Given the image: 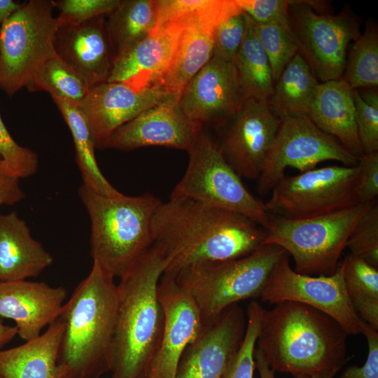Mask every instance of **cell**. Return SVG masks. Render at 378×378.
<instances>
[{"instance_id": "1", "label": "cell", "mask_w": 378, "mask_h": 378, "mask_svg": "<svg viewBox=\"0 0 378 378\" xmlns=\"http://www.w3.org/2000/svg\"><path fill=\"white\" fill-rule=\"evenodd\" d=\"M266 230L229 210L184 197L160 204L152 220L153 244L176 274L204 263L246 256L264 245Z\"/></svg>"}, {"instance_id": "2", "label": "cell", "mask_w": 378, "mask_h": 378, "mask_svg": "<svg viewBox=\"0 0 378 378\" xmlns=\"http://www.w3.org/2000/svg\"><path fill=\"white\" fill-rule=\"evenodd\" d=\"M349 335L332 318L292 301L263 309L255 348L274 372L293 377L337 374L349 358Z\"/></svg>"}, {"instance_id": "3", "label": "cell", "mask_w": 378, "mask_h": 378, "mask_svg": "<svg viewBox=\"0 0 378 378\" xmlns=\"http://www.w3.org/2000/svg\"><path fill=\"white\" fill-rule=\"evenodd\" d=\"M168 261L154 244L117 285L118 304L112 342L111 378H147L161 342L164 313L158 285Z\"/></svg>"}, {"instance_id": "4", "label": "cell", "mask_w": 378, "mask_h": 378, "mask_svg": "<svg viewBox=\"0 0 378 378\" xmlns=\"http://www.w3.org/2000/svg\"><path fill=\"white\" fill-rule=\"evenodd\" d=\"M118 293L114 278L93 262L62 309L58 365L74 378H100L110 370Z\"/></svg>"}, {"instance_id": "5", "label": "cell", "mask_w": 378, "mask_h": 378, "mask_svg": "<svg viewBox=\"0 0 378 378\" xmlns=\"http://www.w3.org/2000/svg\"><path fill=\"white\" fill-rule=\"evenodd\" d=\"M78 195L90 219L93 262L122 277L153 245L152 220L162 201L150 192L106 197L83 184Z\"/></svg>"}, {"instance_id": "6", "label": "cell", "mask_w": 378, "mask_h": 378, "mask_svg": "<svg viewBox=\"0 0 378 378\" xmlns=\"http://www.w3.org/2000/svg\"><path fill=\"white\" fill-rule=\"evenodd\" d=\"M286 253L276 244H264L240 258L198 265L170 274L191 295L206 326L239 302L260 298L270 273Z\"/></svg>"}, {"instance_id": "7", "label": "cell", "mask_w": 378, "mask_h": 378, "mask_svg": "<svg viewBox=\"0 0 378 378\" xmlns=\"http://www.w3.org/2000/svg\"><path fill=\"white\" fill-rule=\"evenodd\" d=\"M374 203L358 204L326 215L303 219L270 214L263 244L281 247L293 257V270L299 274L330 276L337 270L340 258L355 226Z\"/></svg>"}, {"instance_id": "8", "label": "cell", "mask_w": 378, "mask_h": 378, "mask_svg": "<svg viewBox=\"0 0 378 378\" xmlns=\"http://www.w3.org/2000/svg\"><path fill=\"white\" fill-rule=\"evenodd\" d=\"M188 153L186 170L170 198H188L236 212L267 228L271 215L265 203L247 190L209 133L202 130Z\"/></svg>"}, {"instance_id": "9", "label": "cell", "mask_w": 378, "mask_h": 378, "mask_svg": "<svg viewBox=\"0 0 378 378\" xmlns=\"http://www.w3.org/2000/svg\"><path fill=\"white\" fill-rule=\"evenodd\" d=\"M51 0L22 4L0 29V89L12 96L28 88L50 58L56 55L57 29Z\"/></svg>"}, {"instance_id": "10", "label": "cell", "mask_w": 378, "mask_h": 378, "mask_svg": "<svg viewBox=\"0 0 378 378\" xmlns=\"http://www.w3.org/2000/svg\"><path fill=\"white\" fill-rule=\"evenodd\" d=\"M288 30L298 52L320 83L342 77L347 49L360 32L358 17L346 6L336 15L319 14L307 1H290Z\"/></svg>"}, {"instance_id": "11", "label": "cell", "mask_w": 378, "mask_h": 378, "mask_svg": "<svg viewBox=\"0 0 378 378\" xmlns=\"http://www.w3.org/2000/svg\"><path fill=\"white\" fill-rule=\"evenodd\" d=\"M358 167L330 165L284 176L265 202L270 214L291 219L318 217L358 204Z\"/></svg>"}, {"instance_id": "12", "label": "cell", "mask_w": 378, "mask_h": 378, "mask_svg": "<svg viewBox=\"0 0 378 378\" xmlns=\"http://www.w3.org/2000/svg\"><path fill=\"white\" fill-rule=\"evenodd\" d=\"M358 158L307 115L284 114L256 179L257 190L262 195L271 192L288 167L301 173L328 160L351 167L357 164Z\"/></svg>"}, {"instance_id": "13", "label": "cell", "mask_w": 378, "mask_h": 378, "mask_svg": "<svg viewBox=\"0 0 378 378\" xmlns=\"http://www.w3.org/2000/svg\"><path fill=\"white\" fill-rule=\"evenodd\" d=\"M260 298L272 304L284 301L300 302L332 318L349 335L361 332L362 319L346 289L342 262L330 276H309L292 269L286 253L270 273Z\"/></svg>"}, {"instance_id": "14", "label": "cell", "mask_w": 378, "mask_h": 378, "mask_svg": "<svg viewBox=\"0 0 378 378\" xmlns=\"http://www.w3.org/2000/svg\"><path fill=\"white\" fill-rule=\"evenodd\" d=\"M281 121L268 102L247 98L230 118L220 148L230 166L247 179H257Z\"/></svg>"}, {"instance_id": "15", "label": "cell", "mask_w": 378, "mask_h": 378, "mask_svg": "<svg viewBox=\"0 0 378 378\" xmlns=\"http://www.w3.org/2000/svg\"><path fill=\"white\" fill-rule=\"evenodd\" d=\"M244 100L234 62L213 55L183 88L178 104L188 118L203 127L227 122Z\"/></svg>"}, {"instance_id": "16", "label": "cell", "mask_w": 378, "mask_h": 378, "mask_svg": "<svg viewBox=\"0 0 378 378\" xmlns=\"http://www.w3.org/2000/svg\"><path fill=\"white\" fill-rule=\"evenodd\" d=\"M158 296L163 309L164 326L147 378H175L183 352L203 328L202 318L195 301L174 275L162 274Z\"/></svg>"}, {"instance_id": "17", "label": "cell", "mask_w": 378, "mask_h": 378, "mask_svg": "<svg viewBox=\"0 0 378 378\" xmlns=\"http://www.w3.org/2000/svg\"><path fill=\"white\" fill-rule=\"evenodd\" d=\"M178 97H169L119 127L109 137L105 148L131 150L157 146L188 152L203 127L184 115Z\"/></svg>"}, {"instance_id": "18", "label": "cell", "mask_w": 378, "mask_h": 378, "mask_svg": "<svg viewBox=\"0 0 378 378\" xmlns=\"http://www.w3.org/2000/svg\"><path fill=\"white\" fill-rule=\"evenodd\" d=\"M172 95L161 84L138 91L121 83L104 82L92 87L77 106L88 122L95 147L103 149L116 130Z\"/></svg>"}, {"instance_id": "19", "label": "cell", "mask_w": 378, "mask_h": 378, "mask_svg": "<svg viewBox=\"0 0 378 378\" xmlns=\"http://www.w3.org/2000/svg\"><path fill=\"white\" fill-rule=\"evenodd\" d=\"M246 325L243 310L237 304L204 326L183 352L175 378H222L242 342Z\"/></svg>"}, {"instance_id": "20", "label": "cell", "mask_w": 378, "mask_h": 378, "mask_svg": "<svg viewBox=\"0 0 378 378\" xmlns=\"http://www.w3.org/2000/svg\"><path fill=\"white\" fill-rule=\"evenodd\" d=\"M183 27V22L155 25L146 37L114 59L106 82L121 83L138 91L161 84Z\"/></svg>"}, {"instance_id": "21", "label": "cell", "mask_w": 378, "mask_h": 378, "mask_svg": "<svg viewBox=\"0 0 378 378\" xmlns=\"http://www.w3.org/2000/svg\"><path fill=\"white\" fill-rule=\"evenodd\" d=\"M234 0H219L207 12L187 19L180 41L162 85L170 93L180 96L188 82L209 61L214 54L217 26L238 10Z\"/></svg>"}, {"instance_id": "22", "label": "cell", "mask_w": 378, "mask_h": 378, "mask_svg": "<svg viewBox=\"0 0 378 378\" xmlns=\"http://www.w3.org/2000/svg\"><path fill=\"white\" fill-rule=\"evenodd\" d=\"M66 295L43 281L0 282V316L14 321L18 335L29 341L59 316Z\"/></svg>"}, {"instance_id": "23", "label": "cell", "mask_w": 378, "mask_h": 378, "mask_svg": "<svg viewBox=\"0 0 378 378\" xmlns=\"http://www.w3.org/2000/svg\"><path fill=\"white\" fill-rule=\"evenodd\" d=\"M106 17L60 27L55 34L57 55L77 71L91 88L106 82L114 61Z\"/></svg>"}, {"instance_id": "24", "label": "cell", "mask_w": 378, "mask_h": 378, "mask_svg": "<svg viewBox=\"0 0 378 378\" xmlns=\"http://www.w3.org/2000/svg\"><path fill=\"white\" fill-rule=\"evenodd\" d=\"M52 262L51 254L32 237L16 212L0 214V282L36 277Z\"/></svg>"}, {"instance_id": "25", "label": "cell", "mask_w": 378, "mask_h": 378, "mask_svg": "<svg viewBox=\"0 0 378 378\" xmlns=\"http://www.w3.org/2000/svg\"><path fill=\"white\" fill-rule=\"evenodd\" d=\"M307 116L353 155H363L356 125L354 90L342 78L319 83Z\"/></svg>"}, {"instance_id": "26", "label": "cell", "mask_w": 378, "mask_h": 378, "mask_svg": "<svg viewBox=\"0 0 378 378\" xmlns=\"http://www.w3.org/2000/svg\"><path fill=\"white\" fill-rule=\"evenodd\" d=\"M63 330L58 317L38 337L0 349V378H60L58 357Z\"/></svg>"}, {"instance_id": "27", "label": "cell", "mask_w": 378, "mask_h": 378, "mask_svg": "<svg viewBox=\"0 0 378 378\" xmlns=\"http://www.w3.org/2000/svg\"><path fill=\"white\" fill-rule=\"evenodd\" d=\"M52 99L72 134L76 162L81 174L83 184L106 197H114L122 194L111 184L99 169L95 158L96 147L92 134L79 107L68 100Z\"/></svg>"}, {"instance_id": "28", "label": "cell", "mask_w": 378, "mask_h": 378, "mask_svg": "<svg viewBox=\"0 0 378 378\" xmlns=\"http://www.w3.org/2000/svg\"><path fill=\"white\" fill-rule=\"evenodd\" d=\"M157 22L154 0H124L106 17L114 59L145 37Z\"/></svg>"}, {"instance_id": "29", "label": "cell", "mask_w": 378, "mask_h": 378, "mask_svg": "<svg viewBox=\"0 0 378 378\" xmlns=\"http://www.w3.org/2000/svg\"><path fill=\"white\" fill-rule=\"evenodd\" d=\"M320 82L298 52L274 82L268 103L281 116L309 113Z\"/></svg>"}, {"instance_id": "30", "label": "cell", "mask_w": 378, "mask_h": 378, "mask_svg": "<svg viewBox=\"0 0 378 378\" xmlns=\"http://www.w3.org/2000/svg\"><path fill=\"white\" fill-rule=\"evenodd\" d=\"M246 15V31L234 64L245 99L268 102L274 84L270 63L258 38L255 22Z\"/></svg>"}, {"instance_id": "31", "label": "cell", "mask_w": 378, "mask_h": 378, "mask_svg": "<svg viewBox=\"0 0 378 378\" xmlns=\"http://www.w3.org/2000/svg\"><path fill=\"white\" fill-rule=\"evenodd\" d=\"M342 79L352 90L378 86V30L368 23L346 55Z\"/></svg>"}, {"instance_id": "32", "label": "cell", "mask_w": 378, "mask_h": 378, "mask_svg": "<svg viewBox=\"0 0 378 378\" xmlns=\"http://www.w3.org/2000/svg\"><path fill=\"white\" fill-rule=\"evenodd\" d=\"M27 89L31 92L45 90L52 98L68 100L78 105L88 95L91 87L56 53L46 61Z\"/></svg>"}, {"instance_id": "33", "label": "cell", "mask_w": 378, "mask_h": 378, "mask_svg": "<svg viewBox=\"0 0 378 378\" xmlns=\"http://www.w3.org/2000/svg\"><path fill=\"white\" fill-rule=\"evenodd\" d=\"M262 307L251 301L247 307V323L242 342L222 378H253L254 351L258 336Z\"/></svg>"}, {"instance_id": "34", "label": "cell", "mask_w": 378, "mask_h": 378, "mask_svg": "<svg viewBox=\"0 0 378 378\" xmlns=\"http://www.w3.org/2000/svg\"><path fill=\"white\" fill-rule=\"evenodd\" d=\"M255 28L260 43L269 59L275 82L298 52V48L289 30L281 25L255 22Z\"/></svg>"}, {"instance_id": "35", "label": "cell", "mask_w": 378, "mask_h": 378, "mask_svg": "<svg viewBox=\"0 0 378 378\" xmlns=\"http://www.w3.org/2000/svg\"><path fill=\"white\" fill-rule=\"evenodd\" d=\"M351 254L378 268V204L361 217L346 244Z\"/></svg>"}, {"instance_id": "36", "label": "cell", "mask_w": 378, "mask_h": 378, "mask_svg": "<svg viewBox=\"0 0 378 378\" xmlns=\"http://www.w3.org/2000/svg\"><path fill=\"white\" fill-rule=\"evenodd\" d=\"M120 0H59L53 1L60 13L56 18L57 29L68 24H78L101 16H108Z\"/></svg>"}, {"instance_id": "37", "label": "cell", "mask_w": 378, "mask_h": 378, "mask_svg": "<svg viewBox=\"0 0 378 378\" xmlns=\"http://www.w3.org/2000/svg\"><path fill=\"white\" fill-rule=\"evenodd\" d=\"M341 262L349 296L362 295L378 299V268L351 253Z\"/></svg>"}, {"instance_id": "38", "label": "cell", "mask_w": 378, "mask_h": 378, "mask_svg": "<svg viewBox=\"0 0 378 378\" xmlns=\"http://www.w3.org/2000/svg\"><path fill=\"white\" fill-rule=\"evenodd\" d=\"M0 157L20 179L34 175L38 168L37 154L19 145L11 136L0 116Z\"/></svg>"}, {"instance_id": "39", "label": "cell", "mask_w": 378, "mask_h": 378, "mask_svg": "<svg viewBox=\"0 0 378 378\" xmlns=\"http://www.w3.org/2000/svg\"><path fill=\"white\" fill-rule=\"evenodd\" d=\"M246 27V15L240 9L225 18L216 29L213 55L234 62Z\"/></svg>"}, {"instance_id": "40", "label": "cell", "mask_w": 378, "mask_h": 378, "mask_svg": "<svg viewBox=\"0 0 378 378\" xmlns=\"http://www.w3.org/2000/svg\"><path fill=\"white\" fill-rule=\"evenodd\" d=\"M239 8L258 24H275L288 29V0H234Z\"/></svg>"}, {"instance_id": "41", "label": "cell", "mask_w": 378, "mask_h": 378, "mask_svg": "<svg viewBox=\"0 0 378 378\" xmlns=\"http://www.w3.org/2000/svg\"><path fill=\"white\" fill-rule=\"evenodd\" d=\"M219 0H156V25L183 22L209 11Z\"/></svg>"}, {"instance_id": "42", "label": "cell", "mask_w": 378, "mask_h": 378, "mask_svg": "<svg viewBox=\"0 0 378 378\" xmlns=\"http://www.w3.org/2000/svg\"><path fill=\"white\" fill-rule=\"evenodd\" d=\"M355 119L364 153L378 152V108L367 104L354 90Z\"/></svg>"}, {"instance_id": "43", "label": "cell", "mask_w": 378, "mask_h": 378, "mask_svg": "<svg viewBox=\"0 0 378 378\" xmlns=\"http://www.w3.org/2000/svg\"><path fill=\"white\" fill-rule=\"evenodd\" d=\"M357 166L358 204H373L378 196V152L364 153L359 157Z\"/></svg>"}, {"instance_id": "44", "label": "cell", "mask_w": 378, "mask_h": 378, "mask_svg": "<svg viewBox=\"0 0 378 378\" xmlns=\"http://www.w3.org/2000/svg\"><path fill=\"white\" fill-rule=\"evenodd\" d=\"M360 331L368 345L367 359L362 366L346 368L338 378H378V332L363 320Z\"/></svg>"}, {"instance_id": "45", "label": "cell", "mask_w": 378, "mask_h": 378, "mask_svg": "<svg viewBox=\"0 0 378 378\" xmlns=\"http://www.w3.org/2000/svg\"><path fill=\"white\" fill-rule=\"evenodd\" d=\"M24 196L20 185V178L8 169L0 157V206L14 205Z\"/></svg>"}, {"instance_id": "46", "label": "cell", "mask_w": 378, "mask_h": 378, "mask_svg": "<svg viewBox=\"0 0 378 378\" xmlns=\"http://www.w3.org/2000/svg\"><path fill=\"white\" fill-rule=\"evenodd\" d=\"M349 298L359 317L378 331V299L362 295L349 296Z\"/></svg>"}, {"instance_id": "47", "label": "cell", "mask_w": 378, "mask_h": 378, "mask_svg": "<svg viewBox=\"0 0 378 378\" xmlns=\"http://www.w3.org/2000/svg\"><path fill=\"white\" fill-rule=\"evenodd\" d=\"M255 368L258 370L260 378H275L272 370L264 359L260 351L255 348L254 351ZM335 374H321L312 376H301L294 378H334Z\"/></svg>"}, {"instance_id": "48", "label": "cell", "mask_w": 378, "mask_h": 378, "mask_svg": "<svg viewBox=\"0 0 378 378\" xmlns=\"http://www.w3.org/2000/svg\"><path fill=\"white\" fill-rule=\"evenodd\" d=\"M22 4L13 0H0V29L4 22L15 13Z\"/></svg>"}, {"instance_id": "49", "label": "cell", "mask_w": 378, "mask_h": 378, "mask_svg": "<svg viewBox=\"0 0 378 378\" xmlns=\"http://www.w3.org/2000/svg\"><path fill=\"white\" fill-rule=\"evenodd\" d=\"M18 335L15 326L5 325L0 320V349Z\"/></svg>"}, {"instance_id": "50", "label": "cell", "mask_w": 378, "mask_h": 378, "mask_svg": "<svg viewBox=\"0 0 378 378\" xmlns=\"http://www.w3.org/2000/svg\"><path fill=\"white\" fill-rule=\"evenodd\" d=\"M377 88H364L358 91L356 90L361 99L368 105L378 108V92Z\"/></svg>"}, {"instance_id": "51", "label": "cell", "mask_w": 378, "mask_h": 378, "mask_svg": "<svg viewBox=\"0 0 378 378\" xmlns=\"http://www.w3.org/2000/svg\"><path fill=\"white\" fill-rule=\"evenodd\" d=\"M60 378H74V377H71V376H69V375H68V374H66L62 373V377H61Z\"/></svg>"}]
</instances>
